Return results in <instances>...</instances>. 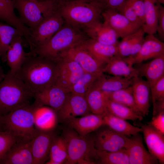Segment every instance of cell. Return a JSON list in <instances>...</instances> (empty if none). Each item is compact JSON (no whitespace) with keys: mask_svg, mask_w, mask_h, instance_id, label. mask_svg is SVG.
<instances>
[{"mask_svg":"<svg viewBox=\"0 0 164 164\" xmlns=\"http://www.w3.org/2000/svg\"><path fill=\"white\" fill-rule=\"evenodd\" d=\"M29 53L15 75L34 94L56 84L57 66L55 61Z\"/></svg>","mask_w":164,"mask_h":164,"instance_id":"1","label":"cell"},{"mask_svg":"<svg viewBox=\"0 0 164 164\" xmlns=\"http://www.w3.org/2000/svg\"><path fill=\"white\" fill-rule=\"evenodd\" d=\"M56 7L66 22L82 30L101 22L104 10L102 5L97 2L78 0H67L58 3Z\"/></svg>","mask_w":164,"mask_h":164,"instance_id":"2","label":"cell"},{"mask_svg":"<svg viewBox=\"0 0 164 164\" xmlns=\"http://www.w3.org/2000/svg\"><path fill=\"white\" fill-rule=\"evenodd\" d=\"M88 38L82 30L65 21L62 27L47 42L30 52L55 61L62 53Z\"/></svg>","mask_w":164,"mask_h":164,"instance_id":"3","label":"cell"},{"mask_svg":"<svg viewBox=\"0 0 164 164\" xmlns=\"http://www.w3.org/2000/svg\"><path fill=\"white\" fill-rule=\"evenodd\" d=\"M34 94L22 80L8 72L0 82V115L30 104Z\"/></svg>","mask_w":164,"mask_h":164,"instance_id":"4","label":"cell"},{"mask_svg":"<svg viewBox=\"0 0 164 164\" xmlns=\"http://www.w3.org/2000/svg\"><path fill=\"white\" fill-rule=\"evenodd\" d=\"M62 136L66 141L67 149V155L65 163L97 164L95 136L81 135L70 127L64 130Z\"/></svg>","mask_w":164,"mask_h":164,"instance_id":"5","label":"cell"},{"mask_svg":"<svg viewBox=\"0 0 164 164\" xmlns=\"http://www.w3.org/2000/svg\"><path fill=\"white\" fill-rule=\"evenodd\" d=\"M1 119L4 130L18 139L31 140L38 132L35 125L32 104L18 108L2 116Z\"/></svg>","mask_w":164,"mask_h":164,"instance_id":"6","label":"cell"},{"mask_svg":"<svg viewBox=\"0 0 164 164\" xmlns=\"http://www.w3.org/2000/svg\"><path fill=\"white\" fill-rule=\"evenodd\" d=\"M12 1L14 8L19 12L20 20L32 32L56 6V3L50 0Z\"/></svg>","mask_w":164,"mask_h":164,"instance_id":"7","label":"cell"},{"mask_svg":"<svg viewBox=\"0 0 164 164\" xmlns=\"http://www.w3.org/2000/svg\"><path fill=\"white\" fill-rule=\"evenodd\" d=\"M64 22L56 4L55 9L47 15L32 31L30 39L31 51L47 42L62 27Z\"/></svg>","mask_w":164,"mask_h":164,"instance_id":"8","label":"cell"},{"mask_svg":"<svg viewBox=\"0 0 164 164\" xmlns=\"http://www.w3.org/2000/svg\"><path fill=\"white\" fill-rule=\"evenodd\" d=\"M55 61L57 66L56 84L70 92L72 87L84 72L78 63L67 56H60Z\"/></svg>","mask_w":164,"mask_h":164,"instance_id":"9","label":"cell"},{"mask_svg":"<svg viewBox=\"0 0 164 164\" xmlns=\"http://www.w3.org/2000/svg\"><path fill=\"white\" fill-rule=\"evenodd\" d=\"M124 148L130 164H157V159L145 149L142 137L137 133L128 137Z\"/></svg>","mask_w":164,"mask_h":164,"instance_id":"10","label":"cell"},{"mask_svg":"<svg viewBox=\"0 0 164 164\" xmlns=\"http://www.w3.org/2000/svg\"><path fill=\"white\" fill-rule=\"evenodd\" d=\"M154 35L147 34L138 52L134 55L123 58L124 60L132 66L164 55V43Z\"/></svg>","mask_w":164,"mask_h":164,"instance_id":"11","label":"cell"},{"mask_svg":"<svg viewBox=\"0 0 164 164\" xmlns=\"http://www.w3.org/2000/svg\"><path fill=\"white\" fill-rule=\"evenodd\" d=\"M70 93L68 90L55 84L34 94L33 97L35 101L34 104L50 107L57 112Z\"/></svg>","mask_w":164,"mask_h":164,"instance_id":"12","label":"cell"},{"mask_svg":"<svg viewBox=\"0 0 164 164\" xmlns=\"http://www.w3.org/2000/svg\"><path fill=\"white\" fill-rule=\"evenodd\" d=\"M60 56H67L76 62L84 72L98 75L103 73L102 69L104 66L100 64L87 51L78 45L63 52L59 57Z\"/></svg>","mask_w":164,"mask_h":164,"instance_id":"13","label":"cell"},{"mask_svg":"<svg viewBox=\"0 0 164 164\" xmlns=\"http://www.w3.org/2000/svg\"><path fill=\"white\" fill-rule=\"evenodd\" d=\"M56 136L53 131H38L32 140L31 149L33 164H43L46 162L49 159L52 144Z\"/></svg>","mask_w":164,"mask_h":164,"instance_id":"14","label":"cell"},{"mask_svg":"<svg viewBox=\"0 0 164 164\" xmlns=\"http://www.w3.org/2000/svg\"><path fill=\"white\" fill-rule=\"evenodd\" d=\"M90 111L84 96L70 92L56 113L60 119L64 121L70 118L85 115Z\"/></svg>","mask_w":164,"mask_h":164,"instance_id":"15","label":"cell"},{"mask_svg":"<svg viewBox=\"0 0 164 164\" xmlns=\"http://www.w3.org/2000/svg\"><path fill=\"white\" fill-rule=\"evenodd\" d=\"M104 21L121 38L137 30L140 28L130 21L116 9H104L101 13Z\"/></svg>","mask_w":164,"mask_h":164,"instance_id":"16","label":"cell"},{"mask_svg":"<svg viewBox=\"0 0 164 164\" xmlns=\"http://www.w3.org/2000/svg\"><path fill=\"white\" fill-rule=\"evenodd\" d=\"M31 140L18 139L0 161L1 164H33Z\"/></svg>","mask_w":164,"mask_h":164,"instance_id":"17","label":"cell"},{"mask_svg":"<svg viewBox=\"0 0 164 164\" xmlns=\"http://www.w3.org/2000/svg\"><path fill=\"white\" fill-rule=\"evenodd\" d=\"M128 137L108 127L101 130L95 136V146L98 150L110 152L118 151L124 148Z\"/></svg>","mask_w":164,"mask_h":164,"instance_id":"18","label":"cell"},{"mask_svg":"<svg viewBox=\"0 0 164 164\" xmlns=\"http://www.w3.org/2000/svg\"><path fill=\"white\" fill-rule=\"evenodd\" d=\"M149 152L161 164L164 163V136L151 125L139 123Z\"/></svg>","mask_w":164,"mask_h":164,"instance_id":"19","label":"cell"},{"mask_svg":"<svg viewBox=\"0 0 164 164\" xmlns=\"http://www.w3.org/2000/svg\"><path fill=\"white\" fill-rule=\"evenodd\" d=\"M78 46L87 51L101 65L104 66L114 56L117 54V45L102 44L88 38Z\"/></svg>","mask_w":164,"mask_h":164,"instance_id":"20","label":"cell"},{"mask_svg":"<svg viewBox=\"0 0 164 164\" xmlns=\"http://www.w3.org/2000/svg\"><path fill=\"white\" fill-rule=\"evenodd\" d=\"M66 121L79 135L86 136L104 125L103 115L89 113L81 117L69 118Z\"/></svg>","mask_w":164,"mask_h":164,"instance_id":"21","label":"cell"},{"mask_svg":"<svg viewBox=\"0 0 164 164\" xmlns=\"http://www.w3.org/2000/svg\"><path fill=\"white\" fill-rule=\"evenodd\" d=\"M131 86L138 109L143 117L147 115L150 106V88L149 83L138 76L132 78Z\"/></svg>","mask_w":164,"mask_h":164,"instance_id":"22","label":"cell"},{"mask_svg":"<svg viewBox=\"0 0 164 164\" xmlns=\"http://www.w3.org/2000/svg\"><path fill=\"white\" fill-rule=\"evenodd\" d=\"M14 9L12 0H0V19L18 29L29 45L32 31L15 15Z\"/></svg>","mask_w":164,"mask_h":164,"instance_id":"23","label":"cell"},{"mask_svg":"<svg viewBox=\"0 0 164 164\" xmlns=\"http://www.w3.org/2000/svg\"><path fill=\"white\" fill-rule=\"evenodd\" d=\"M82 30L88 38L109 45H117L118 36L105 22H99L85 27Z\"/></svg>","mask_w":164,"mask_h":164,"instance_id":"24","label":"cell"},{"mask_svg":"<svg viewBox=\"0 0 164 164\" xmlns=\"http://www.w3.org/2000/svg\"><path fill=\"white\" fill-rule=\"evenodd\" d=\"M137 64L135 68L138 71V76L146 78L150 89L164 76V55L154 58L148 62Z\"/></svg>","mask_w":164,"mask_h":164,"instance_id":"25","label":"cell"},{"mask_svg":"<svg viewBox=\"0 0 164 164\" xmlns=\"http://www.w3.org/2000/svg\"><path fill=\"white\" fill-rule=\"evenodd\" d=\"M35 125L38 131H53L56 124L57 114L52 108L45 105L32 104Z\"/></svg>","mask_w":164,"mask_h":164,"instance_id":"26","label":"cell"},{"mask_svg":"<svg viewBox=\"0 0 164 164\" xmlns=\"http://www.w3.org/2000/svg\"><path fill=\"white\" fill-rule=\"evenodd\" d=\"M22 37L19 36L14 39L6 53V61L10 69L9 73L12 75H15L29 53L24 49Z\"/></svg>","mask_w":164,"mask_h":164,"instance_id":"27","label":"cell"},{"mask_svg":"<svg viewBox=\"0 0 164 164\" xmlns=\"http://www.w3.org/2000/svg\"><path fill=\"white\" fill-rule=\"evenodd\" d=\"M145 32L142 27L135 32L122 38L117 45V55L123 58L138 53L144 42Z\"/></svg>","mask_w":164,"mask_h":164,"instance_id":"28","label":"cell"},{"mask_svg":"<svg viewBox=\"0 0 164 164\" xmlns=\"http://www.w3.org/2000/svg\"><path fill=\"white\" fill-rule=\"evenodd\" d=\"M102 72L130 79L138 76V71L135 67L129 65L123 58L117 55L104 66Z\"/></svg>","mask_w":164,"mask_h":164,"instance_id":"29","label":"cell"},{"mask_svg":"<svg viewBox=\"0 0 164 164\" xmlns=\"http://www.w3.org/2000/svg\"><path fill=\"white\" fill-rule=\"evenodd\" d=\"M103 115L104 125L120 134L128 137L142 132L140 127L132 125L126 120L115 116L108 110Z\"/></svg>","mask_w":164,"mask_h":164,"instance_id":"30","label":"cell"},{"mask_svg":"<svg viewBox=\"0 0 164 164\" xmlns=\"http://www.w3.org/2000/svg\"><path fill=\"white\" fill-rule=\"evenodd\" d=\"M132 79L114 76H107L103 73L98 78L93 87L103 92H112L131 86Z\"/></svg>","mask_w":164,"mask_h":164,"instance_id":"31","label":"cell"},{"mask_svg":"<svg viewBox=\"0 0 164 164\" xmlns=\"http://www.w3.org/2000/svg\"><path fill=\"white\" fill-rule=\"evenodd\" d=\"M144 23L142 27L145 33L154 34L156 32L158 10L161 4L157 0H144Z\"/></svg>","mask_w":164,"mask_h":164,"instance_id":"32","label":"cell"},{"mask_svg":"<svg viewBox=\"0 0 164 164\" xmlns=\"http://www.w3.org/2000/svg\"><path fill=\"white\" fill-rule=\"evenodd\" d=\"M22 36L17 29L8 24L0 23V57L3 62L6 60L7 51L13 41Z\"/></svg>","mask_w":164,"mask_h":164,"instance_id":"33","label":"cell"},{"mask_svg":"<svg viewBox=\"0 0 164 164\" xmlns=\"http://www.w3.org/2000/svg\"><path fill=\"white\" fill-rule=\"evenodd\" d=\"M84 97L92 113L102 115L107 111L105 96L104 92L99 89L93 87Z\"/></svg>","mask_w":164,"mask_h":164,"instance_id":"34","label":"cell"},{"mask_svg":"<svg viewBox=\"0 0 164 164\" xmlns=\"http://www.w3.org/2000/svg\"><path fill=\"white\" fill-rule=\"evenodd\" d=\"M104 93L108 99L130 108L138 115L143 117L135 104L131 86L115 91Z\"/></svg>","mask_w":164,"mask_h":164,"instance_id":"35","label":"cell"},{"mask_svg":"<svg viewBox=\"0 0 164 164\" xmlns=\"http://www.w3.org/2000/svg\"><path fill=\"white\" fill-rule=\"evenodd\" d=\"M67 155V144L65 139L63 136H56L50 147L49 159L45 164H63L65 162Z\"/></svg>","mask_w":164,"mask_h":164,"instance_id":"36","label":"cell"},{"mask_svg":"<svg viewBox=\"0 0 164 164\" xmlns=\"http://www.w3.org/2000/svg\"><path fill=\"white\" fill-rule=\"evenodd\" d=\"M105 104L107 110L118 118L125 120L133 121L137 120L141 121L143 119V117L138 115L130 108L112 101L106 96Z\"/></svg>","mask_w":164,"mask_h":164,"instance_id":"37","label":"cell"},{"mask_svg":"<svg viewBox=\"0 0 164 164\" xmlns=\"http://www.w3.org/2000/svg\"><path fill=\"white\" fill-rule=\"evenodd\" d=\"M97 164H130L127 152L123 148L113 152L97 150Z\"/></svg>","mask_w":164,"mask_h":164,"instance_id":"38","label":"cell"},{"mask_svg":"<svg viewBox=\"0 0 164 164\" xmlns=\"http://www.w3.org/2000/svg\"><path fill=\"white\" fill-rule=\"evenodd\" d=\"M101 75L84 72L72 87L70 92L84 96L93 87L96 80Z\"/></svg>","mask_w":164,"mask_h":164,"instance_id":"39","label":"cell"},{"mask_svg":"<svg viewBox=\"0 0 164 164\" xmlns=\"http://www.w3.org/2000/svg\"><path fill=\"white\" fill-rule=\"evenodd\" d=\"M18 139L9 131L0 130V162Z\"/></svg>","mask_w":164,"mask_h":164,"instance_id":"40","label":"cell"},{"mask_svg":"<svg viewBox=\"0 0 164 164\" xmlns=\"http://www.w3.org/2000/svg\"><path fill=\"white\" fill-rule=\"evenodd\" d=\"M117 10L135 25L142 27L143 23L136 15L129 0H126Z\"/></svg>","mask_w":164,"mask_h":164,"instance_id":"41","label":"cell"},{"mask_svg":"<svg viewBox=\"0 0 164 164\" xmlns=\"http://www.w3.org/2000/svg\"><path fill=\"white\" fill-rule=\"evenodd\" d=\"M153 107L157 102L164 101V76L150 89Z\"/></svg>","mask_w":164,"mask_h":164,"instance_id":"42","label":"cell"},{"mask_svg":"<svg viewBox=\"0 0 164 164\" xmlns=\"http://www.w3.org/2000/svg\"><path fill=\"white\" fill-rule=\"evenodd\" d=\"M149 124L164 135V111L153 116L151 121Z\"/></svg>","mask_w":164,"mask_h":164,"instance_id":"43","label":"cell"},{"mask_svg":"<svg viewBox=\"0 0 164 164\" xmlns=\"http://www.w3.org/2000/svg\"><path fill=\"white\" fill-rule=\"evenodd\" d=\"M137 16L143 23H144V0H129Z\"/></svg>","mask_w":164,"mask_h":164,"instance_id":"44","label":"cell"},{"mask_svg":"<svg viewBox=\"0 0 164 164\" xmlns=\"http://www.w3.org/2000/svg\"><path fill=\"white\" fill-rule=\"evenodd\" d=\"M157 32L161 39H164V8L160 5L158 10V26L156 32Z\"/></svg>","mask_w":164,"mask_h":164,"instance_id":"45","label":"cell"},{"mask_svg":"<svg viewBox=\"0 0 164 164\" xmlns=\"http://www.w3.org/2000/svg\"><path fill=\"white\" fill-rule=\"evenodd\" d=\"M126 0H96L102 6L104 9H113L118 10Z\"/></svg>","mask_w":164,"mask_h":164,"instance_id":"46","label":"cell"},{"mask_svg":"<svg viewBox=\"0 0 164 164\" xmlns=\"http://www.w3.org/2000/svg\"><path fill=\"white\" fill-rule=\"evenodd\" d=\"M5 74L4 73L0 62V82L5 77Z\"/></svg>","mask_w":164,"mask_h":164,"instance_id":"47","label":"cell"},{"mask_svg":"<svg viewBox=\"0 0 164 164\" xmlns=\"http://www.w3.org/2000/svg\"><path fill=\"white\" fill-rule=\"evenodd\" d=\"M2 115H0V130H2V129L3 128L2 124Z\"/></svg>","mask_w":164,"mask_h":164,"instance_id":"48","label":"cell"},{"mask_svg":"<svg viewBox=\"0 0 164 164\" xmlns=\"http://www.w3.org/2000/svg\"><path fill=\"white\" fill-rule=\"evenodd\" d=\"M51 0L53 1V2L56 3H59L65 1L67 0Z\"/></svg>","mask_w":164,"mask_h":164,"instance_id":"49","label":"cell"},{"mask_svg":"<svg viewBox=\"0 0 164 164\" xmlns=\"http://www.w3.org/2000/svg\"><path fill=\"white\" fill-rule=\"evenodd\" d=\"M86 2H93L96 1V0H78Z\"/></svg>","mask_w":164,"mask_h":164,"instance_id":"50","label":"cell"},{"mask_svg":"<svg viewBox=\"0 0 164 164\" xmlns=\"http://www.w3.org/2000/svg\"><path fill=\"white\" fill-rule=\"evenodd\" d=\"M158 2L160 3L161 4L164 3V0H157Z\"/></svg>","mask_w":164,"mask_h":164,"instance_id":"51","label":"cell"},{"mask_svg":"<svg viewBox=\"0 0 164 164\" xmlns=\"http://www.w3.org/2000/svg\"><path fill=\"white\" fill-rule=\"evenodd\" d=\"M29 0L35 1H43L45 0Z\"/></svg>","mask_w":164,"mask_h":164,"instance_id":"52","label":"cell"}]
</instances>
